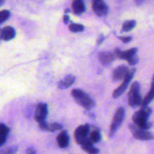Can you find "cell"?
<instances>
[{"label":"cell","mask_w":154,"mask_h":154,"mask_svg":"<svg viewBox=\"0 0 154 154\" xmlns=\"http://www.w3.org/2000/svg\"><path fill=\"white\" fill-rule=\"evenodd\" d=\"M39 128L42 130L44 131H48V132H55V131H59L60 129H63V126L60 123H43L42 124H38Z\"/></svg>","instance_id":"obj_17"},{"label":"cell","mask_w":154,"mask_h":154,"mask_svg":"<svg viewBox=\"0 0 154 154\" xmlns=\"http://www.w3.org/2000/svg\"><path fill=\"white\" fill-rule=\"evenodd\" d=\"M82 150H84L86 153L88 154H99V150L93 145V143H88V144H84L81 146Z\"/></svg>","instance_id":"obj_21"},{"label":"cell","mask_w":154,"mask_h":154,"mask_svg":"<svg viewBox=\"0 0 154 154\" xmlns=\"http://www.w3.org/2000/svg\"><path fill=\"white\" fill-rule=\"evenodd\" d=\"M127 62L129 65H131V66H134V65H135L138 62V58L136 57V55H135L134 56V57H131L130 59H129V60H127Z\"/></svg>","instance_id":"obj_26"},{"label":"cell","mask_w":154,"mask_h":154,"mask_svg":"<svg viewBox=\"0 0 154 154\" xmlns=\"http://www.w3.org/2000/svg\"><path fill=\"white\" fill-rule=\"evenodd\" d=\"M92 8L98 16H105L108 13V7L103 0H93Z\"/></svg>","instance_id":"obj_8"},{"label":"cell","mask_w":154,"mask_h":154,"mask_svg":"<svg viewBox=\"0 0 154 154\" xmlns=\"http://www.w3.org/2000/svg\"><path fill=\"white\" fill-rule=\"evenodd\" d=\"M57 145L60 148H66L69 145V136L66 131L63 130L57 137Z\"/></svg>","instance_id":"obj_11"},{"label":"cell","mask_w":154,"mask_h":154,"mask_svg":"<svg viewBox=\"0 0 154 154\" xmlns=\"http://www.w3.org/2000/svg\"><path fill=\"white\" fill-rule=\"evenodd\" d=\"M130 70L129 68L125 66H120L115 69L113 72L112 78L114 81H119L120 80H124Z\"/></svg>","instance_id":"obj_9"},{"label":"cell","mask_w":154,"mask_h":154,"mask_svg":"<svg viewBox=\"0 0 154 154\" xmlns=\"http://www.w3.org/2000/svg\"><path fill=\"white\" fill-rule=\"evenodd\" d=\"M16 32L11 26H5L1 29V39L4 41H9L15 37Z\"/></svg>","instance_id":"obj_13"},{"label":"cell","mask_w":154,"mask_h":154,"mask_svg":"<svg viewBox=\"0 0 154 154\" xmlns=\"http://www.w3.org/2000/svg\"><path fill=\"white\" fill-rule=\"evenodd\" d=\"M89 138H90V140L93 144L99 143L101 141V138H102L100 130L96 127H93V129H90V134H89Z\"/></svg>","instance_id":"obj_19"},{"label":"cell","mask_w":154,"mask_h":154,"mask_svg":"<svg viewBox=\"0 0 154 154\" xmlns=\"http://www.w3.org/2000/svg\"><path fill=\"white\" fill-rule=\"evenodd\" d=\"M10 11L8 10H2L0 12V23H3L10 17Z\"/></svg>","instance_id":"obj_24"},{"label":"cell","mask_w":154,"mask_h":154,"mask_svg":"<svg viewBox=\"0 0 154 154\" xmlns=\"http://www.w3.org/2000/svg\"><path fill=\"white\" fill-rule=\"evenodd\" d=\"M26 154H35L36 153V151L35 149L33 148H27L26 150Z\"/></svg>","instance_id":"obj_29"},{"label":"cell","mask_w":154,"mask_h":154,"mask_svg":"<svg viewBox=\"0 0 154 154\" xmlns=\"http://www.w3.org/2000/svg\"><path fill=\"white\" fill-rule=\"evenodd\" d=\"M75 80H76V78L74 75H67L58 83V88L60 90L69 88L75 82Z\"/></svg>","instance_id":"obj_14"},{"label":"cell","mask_w":154,"mask_h":154,"mask_svg":"<svg viewBox=\"0 0 154 154\" xmlns=\"http://www.w3.org/2000/svg\"><path fill=\"white\" fill-rule=\"evenodd\" d=\"M0 130H1L0 144H1V146H3L5 143L6 142V141L8 140V138L10 129H9V128L6 125H5L4 123H1V126H0Z\"/></svg>","instance_id":"obj_20"},{"label":"cell","mask_w":154,"mask_h":154,"mask_svg":"<svg viewBox=\"0 0 154 154\" xmlns=\"http://www.w3.org/2000/svg\"><path fill=\"white\" fill-rule=\"evenodd\" d=\"M65 12H66H66H69V9H67V10L65 11Z\"/></svg>","instance_id":"obj_32"},{"label":"cell","mask_w":154,"mask_h":154,"mask_svg":"<svg viewBox=\"0 0 154 154\" xmlns=\"http://www.w3.org/2000/svg\"><path fill=\"white\" fill-rule=\"evenodd\" d=\"M144 0H135V3L137 5H140L143 3Z\"/></svg>","instance_id":"obj_31"},{"label":"cell","mask_w":154,"mask_h":154,"mask_svg":"<svg viewBox=\"0 0 154 154\" xmlns=\"http://www.w3.org/2000/svg\"><path fill=\"white\" fill-rule=\"evenodd\" d=\"M99 59L102 64L108 66L114 62L115 56L113 53L109 52V51H102L99 54Z\"/></svg>","instance_id":"obj_12"},{"label":"cell","mask_w":154,"mask_h":154,"mask_svg":"<svg viewBox=\"0 0 154 154\" xmlns=\"http://www.w3.org/2000/svg\"><path fill=\"white\" fill-rule=\"evenodd\" d=\"M136 25V21L135 20H131L124 22L122 26V32H129L134 29V27Z\"/></svg>","instance_id":"obj_22"},{"label":"cell","mask_w":154,"mask_h":154,"mask_svg":"<svg viewBox=\"0 0 154 154\" xmlns=\"http://www.w3.org/2000/svg\"><path fill=\"white\" fill-rule=\"evenodd\" d=\"M152 113V109L149 107L141 108L139 111H136L132 116V121L134 124L139 126L148 122V119Z\"/></svg>","instance_id":"obj_5"},{"label":"cell","mask_w":154,"mask_h":154,"mask_svg":"<svg viewBox=\"0 0 154 154\" xmlns=\"http://www.w3.org/2000/svg\"><path fill=\"white\" fill-rule=\"evenodd\" d=\"M72 11L75 14L79 15L85 11V4L84 0H74L72 4Z\"/></svg>","instance_id":"obj_16"},{"label":"cell","mask_w":154,"mask_h":154,"mask_svg":"<svg viewBox=\"0 0 154 154\" xmlns=\"http://www.w3.org/2000/svg\"><path fill=\"white\" fill-rule=\"evenodd\" d=\"M132 37H129V36H125V37H120V39L124 43H129L132 41Z\"/></svg>","instance_id":"obj_27"},{"label":"cell","mask_w":154,"mask_h":154,"mask_svg":"<svg viewBox=\"0 0 154 154\" xmlns=\"http://www.w3.org/2000/svg\"><path fill=\"white\" fill-rule=\"evenodd\" d=\"M104 39H105V36H104L102 34H101L99 36V38H98L97 42H96L97 45H100L101 44H102V42H104Z\"/></svg>","instance_id":"obj_28"},{"label":"cell","mask_w":154,"mask_h":154,"mask_svg":"<svg viewBox=\"0 0 154 154\" xmlns=\"http://www.w3.org/2000/svg\"><path fill=\"white\" fill-rule=\"evenodd\" d=\"M132 134L136 139L141 140V141H149V140H152L154 138L153 134L147 131L136 130L132 132Z\"/></svg>","instance_id":"obj_15"},{"label":"cell","mask_w":154,"mask_h":154,"mask_svg":"<svg viewBox=\"0 0 154 154\" xmlns=\"http://www.w3.org/2000/svg\"><path fill=\"white\" fill-rule=\"evenodd\" d=\"M90 129H91V126L89 124L81 125L75 129L74 135H75V141L78 144L82 146L88 143H92L89 138Z\"/></svg>","instance_id":"obj_3"},{"label":"cell","mask_w":154,"mask_h":154,"mask_svg":"<svg viewBox=\"0 0 154 154\" xmlns=\"http://www.w3.org/2000/svg\"><path fill=\"white\" fill-rule=\"evenodd\" d=\"M48 114V107L46 103H40L38 104L36 107L35 112V121L38 124L45 123L46 122L47 117Z\"/></svg>","instance_id":"obj_6"},{"label":"cell","mask_w":154,"mask_h":154,"mask_svg":"<svg viewBox=\"0 0 154 154\" xmlns=\"http://www.w3.org/2000/svg\"><path fill=\"white\" fill-rule=\"evenodd\" d=\"M141 95V86L137 81H135L131 86L130 90L128 93V103L129 106L136 108L142 104Z\"/></svg>","instance_id":"obj_2"},{"label":"cell","mask_w":154,"mask_h":154,"mask_svg":"<svg viewBox=\"0 0 154 154\" xmlns=\"http://www.w3.org/2000/svg\"><path fill=\"white\" fill-rule=\"evenodd\" d=\"M137 51H138V49L135 48L129 49L126 51H121V50L119 49V48H116L114 51V56H115V57H117V58L128 60L129 59H130L131 57L136 55Z\"/></svg>","instance_id":"obj_10"},{"label":"cell","mask_w":154,"mask_h":154,"mask_svg":"<svg viewBox=\"0 0 154 154\" xmlns=\"http://www.w3.org/2000/svg\"><path fill=\"white\" fill-rule=\"evenodd\" d=\"M125 117V110L123 107H120V108H117V110L116 111L115 114H114V117H113L112 123H111V127H110V132H109V137L114 136L115 135L116 132L117 131V129L120 127V124L123 122V119Z\"/></svg>","instance_id":"obj_4"},{"label":"cell","mask_w":154,"mask_h":154,"mask_svg":"<svg viewBox=\"0 0 154 154\" xmlns=\"http://www.w3.org/2000/svg\"><path fill=\"white\" fill-rule=\"evenodd\" d=\"M17 150V147L12 146V147H8L5 150H2L1 154H16Z\"/></svg>","instance_id":"obj_25"},{"label":"cell","mask_w":154,"mask_h":154,"mask_svg":"<svg viewBox=\"0 0 154 154\" xmlns=\"http://www.w3.org/2000/svg\"><path fill=\"white\" fill-rule=\"evenodd\" d=\"M69 30L72 32H80L84 31V27L81 24L78 23H71L69 26Z\"/></svg>","instance_id":"obj_23"},{"label":"cell","mask_w":154,"mask_h":154,"mask_svg":"<svg viewBox=\"0 0 154 154\" xmlns=\"http://www.w3.org/2000/svg\"><path fill=\"white\" fill-rule=\"evenodd\" d=\"M69 17L68 16V15L65 14L64 16H63V23L67 24L69 23Z\"/></svg>","instance_id":"obj_30"},{"label":"cell","mask_w":154,"mask_h":154,"mask_svg":"<svg viewBox=\"0 0 154 154\" xmlns=\"http://www.w3.org/2000/svg\"><path fill=\"white\" fill-rule=\"evenodd\" d=\"M72 96L78 105L86 109H91L94 108L96 105L94 100L81 90H78V89L72 90Z\"/></svg>","instance_id":"obj_1"},{"label":"cell","mask_w":154,"mask_h":154,"mask_svg":"<svg viewBox=\"0 0 154 154\" xmlns=\"http://www.w3.org/2000/svg\"><path fill=\"white\" fill-rule=\"evenodd\" d=\"M153 99H154V75L153 77V79H152V84H151V87H150V91L148 92L147 96H145V98H144V100H143L142 104H141L142 108L148 107L149 104H150Z\"/></svg>","instance_id":"obj_18"},{"label":"cell","mask_w":154,"mask_h":154,"mask_svg":"<svg viewBox=\"0 0 154 154\" xmlns=\"http://www.w3.org/2000/svg\"><path fill=\"white\" fill-rule=\"evenodd\" d=\"M135 71H136L135 70V69H131L130 72H129V73L128 74L127 76H126V78L123 80V84H122L120 87H117V88L114 91V93H113V95H112L113 98L117 99V98L120 97V96L124 93L125 90H126V88H127L128 85H129V82H130L131 80H132V78H133L134 75H135Z\"/></svg>","instance_id":"obj_7"}]
</instances>
